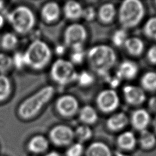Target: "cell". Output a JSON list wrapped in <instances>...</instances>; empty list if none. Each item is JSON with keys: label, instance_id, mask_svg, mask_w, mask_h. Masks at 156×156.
<instances>
[{"label": "cell", "instance_id": "cell-1", "mask_svg": "<svg viewBox=\"0 0 156 156\" xmlns=\"http://www.w3.org/2000/svg\"><path fill=\"white\" fill-rule=\"evenodd\" d=\"M87 60L91 68L99 76L108 78L109 70L116 60L114 50L107 45H97L89 49Z\"/></svg>", "mask_w": 156, "mask_h": 156}, {"label": "cell", "instance_id": "cell-2", "mask_svg": "<svg viewBox=\"0 0 156 156\" xmlns=\"http://www.w3.org/2000/svg\"><path fill=\"white\" fill-rule=\"evenodd\" d=\"M55 92L51 85L42 87L24 99L19 105L18 114L23 119H29L36 116L51 99Z\"/></svg>", "mask_w": 156, "mask_h": 156}, {"label": "cell", "instance_id": "cell-3", "mask_svg": "<svg viewBox=\"0 0 156 156\" xmlns=\"http://www.w3.org/2000/svg\"><path fill=\"white\" fill-rule=\"evenodd\" d=\"M23 53L26 65L35 70L43 69L49 63L52 56L48 44L40 40L33 41Z\"/></svg>", "mask_w": 156, "mask_h": 156}, {"label": "cell", "instance_id": "cell-4", "mask_svg": "<svg viewBox=\"0 0 156 156\" xmlns=\"http://www.w3.org/2000/svg\"><path fill=\"white\" fill-rule=\"evenodd\" d=\"M144 14L142 2L138 0H126L122 2L118 12V20L125 29L132 28L141 21Z\"/></svg>", "mask_w": 156, "mask_h": 156}, {"label": "cell", "instance_id": "cell-5", "mask_svg": "<svg viewBox=\"0 0 156 156\" xmlns=\"http://www.w3.org/2000/svg\"><path fill=\"white\" fill-rule=\"evenodd\" d=\"M7 20L18 34H26L35 26V16L33 12L25 5H19L7 14Z\"/></svg>", "mask_w": 156, "mask_h": 156}, {"label": "cell", "instance_id": "cell-6", "mask_svg": "<svg viewBox=\"0 0 156 156\" xmlns=\"http://www.w3.org/2000/svg\"><path fill=\"white\" fill-rule=\"evenodd\" d=\"M77 74L74 65L69 60L63 58L56 60L50 69L52 80L61 85H66L76 81Z\"/></svg>", "mask_w": 156, "mask_h": 156}, {"label": "cell", "instance_id": "cell-7", "mask_svg": "<svg viewBox=\"0 0 156 156\" xmlns=\"http://www.w3.org/2000/svg\"><path fill=\"white\" fill-rule=\"evenodd\" d=\"M87 31L84 26L79 23L68 26L64 31L65 44L73 50L83 49V45L87 38Z\"/></svg>", "mask_w": 156, "mask_h": 156}, {"label": "cell", "instance_id": "cell-8", "mask_svg": "<svg viewBox=\"0 0 156 156\" xmlns=\"http://www.w3.org/2000/svg\"><path fill=\"white\" fill-rule=\"evenodd\" d=\"M49 137L51 141L55 146L63 147L69 145L74 138V130L68 126L59 124L52 127Z\"/></svg>", "mask_w": 156, "mask_h": 156}, {"label": "cell", "instance_id": "cell-9", "mask_svg": "<svg viewBox=\"0 0 156 156\" xmlns=\"http://www.w3.org/2000/svg\"><path fill=\"white\" fill-rule=\"evenodd\" d=\"M119 97L113 90H105L101 91L96 98L98 108L104 113L114 111L119 105Z\"/></svg>", "mask_w": 156, "mask_h": 156}, {"label": "cell", "instance_id": "cell-10", "mask_svg": "<svg viewBox=\"0 0 156 156\" xmlns=\"http://www.w3.org/2000/svg\"><path fill=\"white\" fill-rule=\"evenodd\" d=\"M79 107L77 99L70 94H65L59 97L55 102L56 110L65 118L74 116L79 112Z\"/></svg>", "mask_w": 156, "mask_h": 156}, {"label": "cell", "instance_id": "cell-11", "mask_svg": "<svg viewBox=\"0 0 156 156\" xmlns=\"http://www.w3.org/2000/svg\"><path fill=\"white\" fill-rule=\"evenodd\" d=\"M123 93L126 101L132 105H140L146 99L143 90L135 86L127 85L124 87Z\"/></svg>", "mask_w": 156, "mask_h": 156}, {"label": "cell", "instance_id": "cell-12", "mask_svg": "<svg viewBox=\"0 0 156 156\" xmlns=\"http://www.w3.org/2000/svg\"><path fill=\"white\" fill-rule=\"evenodd\" d=\"M150 116L144 109H138L133 112L130 117L132 127L136 130L143 131L146 130L150 123Z\"/></svg>", "mask_w": 156, "mask_h": 156}, {"label": "cell", "instance_id": "cell-13", "mask_svg": "<svg viewBox=\"0 0 156 156\" xmlns=\"http://www.w3.org/2000/svg\"><path fill=\"white\" fill-rule=\"evenodd\" d=\"M60 8L55 2H48L41 8V16L48 23H51L57 21L60 15Z\"/></svg>", "mask_w": 156, "mask_h": 156}, {"label": "cell", "instance_id": "cell-14", "mask_svg": "<svg viewBox=\"0 0 156 156\" xmlns=\"http://www.w3.org/2000/svg\"><path fill=\"white\" fill-rule=\"evenodd\" d=\"M138 68L136 64L130 60H125L119 65L116 76L119 79H133L136 76Z\"/></svg>", "mask_w": 156, "mask_h": 156}, {"label": "cell", "instance_id": "cell-15", "mask_svg": "<svg viewBox=\"0 0 156 156\" xmlns=\"http://www.w3.org/2000/svg\"><path fill=\"white\" fill-rule=\"evenodd\" d=\"M83 8L80 3L75 1H67L63 6V12L67 19L76 20L82 16Z\"/></svg>", "mask_w": 156, "mask_h": 156}, {"label": "cell", "instance_id": "cell-16", "mask_svg": "<svg viewBox=\"0 0 156 156\" xmlns=\"http://www.w3.org/2000/svg\"><path fill=\"white\" fill-rule=\"evenodd\" d=\"M128 123V118L122 112L111 116L107 121V128L112 132H118L124 129Z\"/></svg>", "mask_w": 156, "mask_h": 156}, {"label": "cell", "instance_id": "cell-17", "mask_svg": "<svg viewBox=\"0 0 156 156\" xmlns=\"http://www.w3.org/2000/svg\"><path fill=\"white\" fill-rule=\"evenodd\" d=\"M49 147L48 140L43 135H38L30 139L27 143V149L31 152L40 154L45 152Z\"/></svg>", "mask_w": 156, "mask_h": 156}, {"label": "cell", "instance_id": "cell-18", "mask_svg": "<svg viewBox=\"0 0 156 156\" xmlns=\"http://www.w3.org/2000/svg\"><path fill=\"white\" fill-rule=\"evenodd\" d=\"M136 140L135 135L130 131H126L120 134L116 140L118 146L123 151H132L136 145Z\"/></svg>", "mask_w": 156, "mask_h": 156}, {"label": "cell", "instance_id": "cell-19", "mask_svg": "<svg viewBox=\"0 0 156 156\" xmlns=\"http://www.w3.org/2000/svg\"><path fill=\"white\" fill-rule=\"evenodd\" d=\"M85 156H112V152L104 143L96 141L88 146L85 151Z\"/></svg>", "mask_w": 156, "mask_h": 156}, {"label": "cell", "instance_id": "cell-20", "mask_svg": "<svg viewBox=\"0 0 156 156\" xmlns=\"http://www.w3.org/2000/svg\"><path fill=\"white\" fill-rule=\"evenodd\" d=\"M115 15V7L111 3H106L101 5L98 13L99 21L105 24L111 23L114 20Z\"/></svg>", "mask_w": 156, "mask_h": 156}, {"label": "cell", "instance_id": "cell-21", "mask_svg": "<svg viewBox=\"0 0 156 156\" xmlns=\"http://www.w3.org/2000/svg\"><path fill=\"white\" fill-rule=\"evenodd\" d=\"M79 119L85 125L95 123L98 119V114L95 109L90 105H85L79 112Z\"/></svg>", "mask_w": 156, "mask_h": 156}, {"label": "cell", "instance_id": "cell-22", "mask_svg": "<svg viewBox=\"0 0 156 156\" xmlns=\"http://www.w3.org/2000/svg\"><path fill=\"white\" fill-rule=\"evenodd\" d=\"M124 44L129 54L133 56H139L144 51L143 41L136 37L127 38Z\"/></svg>", "mask_w": 156, "mask_h": 156}, {"label": "cell", "instance_id": "cell-23", "mask_svg": "<svg viewBox=\"0 0 156 156\" xmlns=\"http://www.w3.org/2000/svg\"><path fill=\"white\" fill-rule=\"evenodd\" d=\"M139 143L142 149L144 150L151 149L156 144V136L149 130H144L140 133Z\"/></svg>", "mask_w": 156, "mask_h": 156}, {"label": "cell", "instance_id": "cell-24", "mask_svg": "<svg viewBox=\"0 0 156 156\" xmlns=\"http://www.w3.org/2000/svg\"><path fill=\"white\" fill-rule=\"evenodd\" d=\"M17 36L12 32L5 33L1 40V47L7 51H10L15 48L18 44Z\"/></svg>", "mask_w": 156, "mask_h": 156}, {"label": "cell", "instance_id": "cell-25", "mask_svg": "<svg viewBox=\"0 0 156 156\" xmlns=\"http://www.w3.org/2000/svg\"><path fill=\"white\" fill-rule=\"evenodd\" d=\"M143 88L148 91H156V73L148 72L143 75L141 79Z\"/></svg>", "mask_w": 156, "mask_h": 156}, {"label": "cell", "instance_id": "cell-26", "mask_svg": "<svg viewBox=\"0 0 156 156\" xmlns=\"http://www.w3.org/2000/svg\"><path fill=\"white\" fill-rule=\"evenodd\" d=\"M12 90L10 81L5 74H0V102L5 100Z\"/></svg>", "mask_w": 156, "mask_h": 156}, {"label": "cell", "instance_id": "cell-27", "mask_svg": "<svg viewBox=\"0 0 156 156\" xmlns=\"http://www.w3.org/2000/svg\"><path fill=\"white\" fill-rule=\"evenodd\" d=\"M74 132V137H76L80 143L90 140L93 134L91 128L85 124L78 126Z\"/></svg>", "mask_w": 156, "mask_h": 156}, {"label": "cell", "instance_id": "cell-28", "mask_svg": "<svg viewBox=\"0 0 156 156\" xmlns=\"http://www.w3.org/2000/svg\"><path fill=\"white\" fill-rule=\"evenodd\" d=\"M144 35L149 39L156 40V17H152L148 20L144 25Z\"/></svg>", "mask_w": 156, "mask_h": 156}, {"label": "cell", "instance_id": "cell-29", "mask_svg": "<svg viewBox=\"0 0 156 156\" xmlns=\"http://www.w3.org/2000/svg\"><path fill=\"white\" fill-rule=\"evenodd\" d=\"M76 80L80 86L88 87L94 82V77L91 73L87 71H82L77 74Z\"/></svg>", "mask_w": 156, "mask_h": 156}, {"label": "cell", "instance_id": "cell-30", "mask_svg": "<svg viewBox=\"0 0 156 156\" xmlns=\"http://www.w3.org/2000/svg\"><path fill=\"white\" fill-rule=\"evenodd\" d=\"M13 66L11 57L4 53H0V74H5Z\"/></svg>", "mask_w": 156, "mask_h": 156}, {"label": "cell", "instance_id": "cell-31", "mask_svg": "<svg viewBox=\"0 0 156 156\" xmlns=\"http://www.w3.org/2000/svg\"><path fill=\"white\" fill-rule=\"evenodd\" d=\"M126 39L127 32L124 29H120L116 30L112 36V41L118 47L124 44Z\"/></svg>", "mask_w": 156, "mask_h": 156}, {"label": "cell", "instance_id": "cell-32", "mask_svg": "<svg viewBox=\"0 0 156 156\" xmlns=\"http://www.w3.org/2000/svg\"><path fill=\"white\" fill-rule=\"evenodd\" d=\"M83 151V146L78 142L71 144L66 150L65 155L66 156H82Z\"/></svg>", "mask_w": 156, "mask_h": 156}, {"label": "cell", "instance_id": "cell-33", "mask_svg": "<svg viewBox=\"0 0 156 156\" xmlns=\"http://www.w3.org/2000/svg\"><path fill=\"white\" fill-rule=\"evenodd\" d=\"M85 58V52L83 49L73 50L70 55V62L73 64L79 65L82 63Z\"/></svg>", "mask_w": 156, "mask_h": 156}, {"label": "cell", "instance_id": "cell-34", "mask_svg": "<svg viewBox=\"0 0 156 156\" xmlns=\"http://www.w3.org/2000/svg\"><path fill=\"white\" fill-rule=\"evenodd\" d=\"M12 58L13 66H15L17 69H21L24 66H26L23 52H15L13 56L12 57Z\"/></svg>", "mask_w": 156, "mask_h": 156}, {"label": "cell", "instance_id": "cell-35", "mask_svg": "<svg viewBox=\"0 0 156 156\" xmlns=\"http://www.w3.org/2000/svg\"><path fill=\"white\" fill-rule=\"evenodd\" d=\"M96 13L94 9L92 7H87L85 9H83L82 12V16L85 20L87 21H91L93 20L96 16Z\"/></svg>", "mask_w": 156, "mask_h": 156}, {"label": "cell", "instance_id": "cell-36", "mask_svg": "<svg viewBox=\"0 0 156 156\" xmlns=\"http://www.w3.org/2000/svg\"><path fill=\"white\" fill-rule=\"evenodd\" d=\"M147 57L150 63L156 64V46H153L147 51Z\"/></svg>", "mask_w": 156, "mask_h": 156}, {"label": "cell", "instance_id": "cell-37", "mask_svg": "<svg viewBox=\"0 0 156 156\" xmlns=\"http://www.w3.org/2000/svg\"><path fill=\"white\" fill-rule=\"evenodd\" d=\"M148 107L149 110L154 113H156V96L152 97L148 102Z\"/></svg>", "mask_w": 156, "mask_h": 156}, {"label": "cell", "instance_id": "cell-38", "mask_svg": "<svg viewBox=\"0 0 156 156\" xmlns=\"http://www.w3.org/2000/svg\"><path fill=\"white\" fill-rule=\"evenodd\" d=\"M119 79H119L118 77H115V78H113L112 79H110V83L111 86H112V87H116V86L119 84Z\"/></svg>", "mask_w": 156, "mask_h": 156}, {"label": "cell", "instance_id": "cell-39", "mask_svg": "<svg viewBox=\"0 0 156 156\" xmlns=\"http://www.w3.org/2000/svg\"><path fill=\"white\" fill-rule=\"evenodd\" d=\"M65 49L64 46H63L62 45L57 46L55 48V52L58 54H63L65 52Z\"/></svg>", "mask_w": 156, "mask_h": 156}, {"label": "cell", "instance_id": "cell-40", "mask_svg": "<svg viewBox=\"0 0 156 156\" xmlns=\"http://www.w3.org/2000/svg\"><path fill=\"white\" fill-rule=\"evenodd\" d=\"M45 156H60V155L55 151H52L48 153Z\"/></svg>", "mask_w": 156, "mask_h": 156}, {"label": "cell", "instance_id": "cell-41", "mask_svg": "<svg viewBox=\"0 0 156 156\" xmlns=\"http://www.w3.org/2000/svg\"><path fill=\"white\" fill-rule=\"evenodd\" d=\"M4 24V18L3 16L0 13V28H1Z\"/></svg>", "mask_w": 156, "mask_h": 156}, {"label": "cell", "instance_id": "cell-42", "mask_svg": "<svg viewBox=\"0 0 156 156\" xmlns=\"http://www.w3.org/2000/svg\"><path fill=\"white\" fill-rule=\"evenodd\" d=\"M152 126H153V128L154 129L155 132L156 133V116H155V118L154 119V120L152 121Z\"/></svg>", "mask_w": 156, "mask_h": 156}, {"label": "cell", "instance_id": "cell-43", "mask_svg": "<svg viewBox=\"0 0 156 156\" xmlns=\"http://www.w3.org/2000/svg\"><path fill=\"white\" fill-rule=\"evenodd\" d=\"M116 156H129L127 154H125L124 153L122 152H116Z\"/></svg>", "mask_w": 156, "mask_h": 156}, {"label": "cell", "instance_id": "cell-44", "mask_svg": "<svg viewBox=\"0 0 156 156\" xmlns=\"http://www.w3.org/2000/svg\"><path fill=\"white\" fill-rule=\"evenodd\" d=\"M4 2L2 1H0V12L2 10V9L4 8Z\"/></svg>", "mask_w": 156, "mask_h": 156}, {"label": "cell", "instance_id": "cell-45", "mask_svg": "<svg viewBox=\"0 0 156 156\" xmlns=\"http://www.w3.org/2000/svg\"><path fill=\"white\" fill-rule=\"evenodd\" d=\"M155 5H156V1H155Z\"/></svg>", "mask_w": 156, "mask_h": 156}]
</instances>
